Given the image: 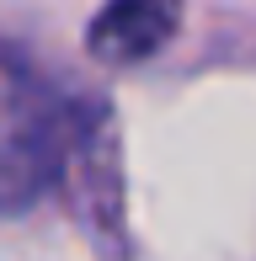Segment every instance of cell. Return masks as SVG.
I'll use <instances>...</instances> for the list:
<instances>
[{
  "label": "cell",
  "mask_w": 256,
  "mask_h": 261,
  "mask_svg": "<svg viewBox=\"0 0 256 261\" xmlns=\"http://www.w3.org/2000/svg\"><path fill=\"white\" fill-rule=\"evenodd\" d=\"M80 101L21 54H0V213L38 203L80 149Z\"/></svg>",
  "instance_id": "1"
},
{
  "label": "cell",
  "mask_w": 256,
  "mask_h": 261,
  "mask_svg": "<svg viewBox=\"0 0 256 261\" xmlns=\"http://www.w3.org/2000/svg\"><path fill=\"white\" fill-rule=\"evenodd\" d=\"M182 0H107L91 21V54L101 64H139L176 32Z\"/></svg>",
  "instance_id": "2"
}]
</instances>
